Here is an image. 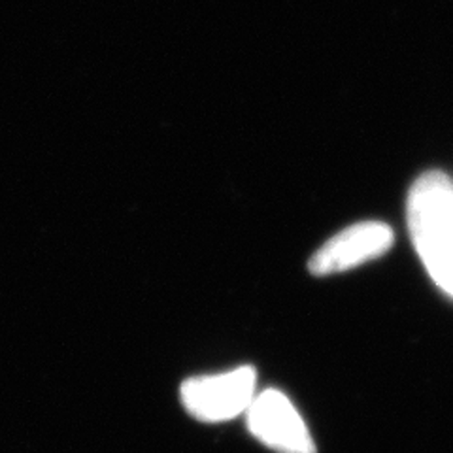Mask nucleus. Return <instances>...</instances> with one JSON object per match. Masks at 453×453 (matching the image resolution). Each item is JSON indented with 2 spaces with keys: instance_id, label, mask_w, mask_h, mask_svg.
Instances as JSON below:
<instances>
[{
  "instance_id": "1",
  "label": "nucleus",
  "mask_w": 453,
  "mask_h": 453,
  "mask_svg": "<svg viewBox=\"0 0 453 453\" xmlns=\"http://www.w3.org/2000/svg\"><path fill=\"white\" fill-rule=\"evenodd\" d=\"M408 229L421 263L453 299V181L441 170L421 174L408 193Z\"/></svg>"
},
{
  "instance_id": "3",
  "label": "nucleus",
  "mask_w": 453,
  "mask_h": 453,
  "mask_svg": "<svg viewBox=\"0 0 453 453\" xmlns=\"http://www.w3.org/2000/svg\"><path fill=\"white\" fill-rule=\"evenodd\" d=\"M248 427L259 442L278 453H316V444L299 410L278 389L255 395Z\"/></svg>"
},
{
  "instance_id": "4",
  "label": "nucleus",
  "mask_w": 453,
  "mask_h": 453,
  "mask_svg": "<svg viewBox=\"0 0 453 453\" xmlns=\"http://www.w3.org/2000/svg\"><path fill=\"white\" fill-rule=\"evenodd\" d=\"M391 226L380 221H361L327 240L308 261L314 276H331L351 271L368 261L378 259L393 246Z\"/></svg>"
},
{
  "instance_id": "2",
  "label": "nucleus",
  "mask_w": 453,
  "mask_h": 453,
  "mask_svg": "<svg viewBox=\"0 0 453 453\" xmlns=\"http://www.w3.org/2000/svg\"><path fill=\"white\" fill-rule=\"evenodd\" d=\"M257 374L251 366L183 381L180 399L188 412L204 423H219L248 412L255 399Z\"/></svg>"
}]
</instances>
